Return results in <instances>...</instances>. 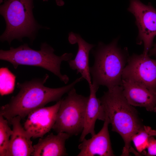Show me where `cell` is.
<instances>
[{"label": "cell", "instance_id": "6da1fadb", "mask_svg": "<svg viewBox=\"0 0 156 156\" xmlns=\"http://www.w3.org/2000/svg\"><path fill=\"white\" fill-rule=\"evenodd\" d=\"M49 77L48 75L46 74L42 78L35 79L21 83H18L16 86L19 89L18 93L13 96L8 103L1 107L0 115L9 123L11 120L16 116L24 118L32 112L44 107L49 102L59 101L64 94L83 80L81 77L67 85L51 88L44 85Z\"/></svg>", "mask_w": 156, "mask_h": 156}, {"label": "cell", "instance_id": "7a4b0ae2", "mask_svg": "<svg viewBox=\"0 0 156 156\" xmlns=\"http://www.w3.org/2000/svg\"><path fill=\"white\" fill-rule=\"evenodd\" d=\"M99 98L112 126V131L119 134L124 146L121 156H127L133 149L131 138L143 126L137 112L125 97L121 86L108 89Z\"/></svg>", "mask_w": 156, "mask_h": 156}, {"label": "cell", "instance_id": "3957f363", "mask_svg": "<svg viewBox=\"0 0 156 156\" xmlns=\"http://www.w3.org/2000/svg\"><path fill=\"white\" fill-rule=\"evenodd\" d=\"M116 38L108 44L100 42L92 53L94 57L90 70L92 83L106 86L108 89L121 86L123 70L129 56L127 49L118 45Z\"/></svg>", "mask_w": 156, "mask_h": 156}, {"label": "cell", "instance_id": "277c9868", "mask_svg": "<svg viewBox=\"0 0 156 156\" xmlns=\"http://www.w3.org/2000/svg\"><path fill=\"white\" fill-rule=\"evenodd\" d=\"M34 0H5L0 6V13L3 17L6 28L0 37L2 42L10 45L14 39L22 41L28 38L31 43L38 30L43 27L35 19L33 12Z\"/></svg>", "mask_w": 156, "mask_h": 156}, {"label": "cell", "instance_id": "5b68a950", "mask_svg": "<svg viewBox=\"0 0 156 156\" xmlns=\"http://www.w3.org/2000/svg\"><path fill=\"white\" fill-rule=\"evenodd\" d=\"M55 50L46 42L41 44L40 49L36 50L30 48L25 43L10 49L0 50V59L11 64L15 69L19 65H25L40 67L51 72L57 76L62 81L66 84L69 78L60 72V66L63 61L71 60L73 55L71 53H65L61 56L57 55Z\"/></svg>", "mask_w": 156, "mask_h": 156}, {"label": "cell", "instance_id": "8992f818", "mask_svg": "<svg viewBox=\"0 0 156 156\" xmlns=\"http://www.w3.org/2000/svg\"><path fill=\"white\" fill-rule=\"evenodd\" d=\"M62 102L52 129L57 133L77 135L83 130L86 108L89 96L77 93L73 88Z\"/></svg>", "mask_w": 156, "mask_h": 156}, {"label": "cell", "instance_id": "52a82bcc", "mask_svg": "<svg viewBox=\"0 0 156 156\" xmlns=\"http://www.w3.org/2000/svg\"><path fill=\"white\" fill-rule=\"evenodd\" d=\"M122 78L137 83L156 94V59L151 58L148 54H133L128 57Z\"/></svg>", "mask_w": 156, "mask_h": 156}, {"label": "cell", "instance_id": "ba28073f", "mask_svg": "<svg viewBox=\"0 0 156 156\" xmlns=\"http://www.w3.org/2000/svg\"><path fill=\"white\" fill-rule=\"evenodd\" d=\"M128 10L135 18L138 39L144 45L143 53L148 55L156 36V9L150 3L146 5L140 0H130Z\"/></svg>", "mask_w": 156, "mask_h": 156}, {"label": "cell", "instance_id": "9c48e42d", "mask_svg": "<svg viewBox=\"0 0 156 156\" xmlns=\"http://www.w3.org/2000/svg\"><path fill=\"white\" fill-rule=\"evenodd\" d=\"M62 101L61 99L53 105L37 109L28 115L23 127L33 138H42L52 129Z\"/></svg>", "mask_w": 156, "mask_h": 156}, {"label": "cell", "instance_id": "30bf717a", "mask_svg": "<svg viewBox=\"0 0 156 156\" xmlns=\"http://www.w3.org/2000/svg\"><path fill=\"white\" fill-rule=\"evenodd\" d=\"M103 127L97 133L88 139L85 138L78 146L80 152L78 156H113L115 155L112 148L108 131L109 123L105 114Z\"/></svg>", "mask_w": 156, "mask_h": 156}, {"label": "cell", "instance_id": "8fae6325", "mask_svg": "<svg viewBox=\"0 0 156 156\" xmlns=\"http://www.w3.org/2000/svg\"><path fill=\"white\" fill-rule=\"evenodd\" d=\"M22 118L19 116L13 118L10 123L12 126L13 132L8 147L7 156H29L31 155L34 149L32 137L22 125Z\"/></svg>", "mask_w": 156, "mask_h": 156}, {"label": "cell", "instance_id": "7c38bea8", "mask_svg": "<svg viewBox=\"0 0 156 156\" xmlns=\"http://www.w3.org/2000/svg\"><path fill=\"white\" fill-rule=\"evenodd\" d=\"M68 35L70 43L71 44L77 43L78 47L75 58L68 61L69 66L73 70H77V74H81V77L86 80L90 86L92 82L89 64V54L90 51L95 46L86 42L78 34L71 32L69 33Z\"/></svg>", "mask_w": 156, "mask_h": 156}, {"label": "cell", "instance_id": "4fadbf2b", "mask_svg": "<svg viewBox=\"0 0 156 156\" xmlns=\"http://www.w3.org/2000/svg\"><path fill=\"white\" fill-rule=\"evenodd\" d=\"M121 86L123 94L130 104L133 106L144 107L148 111H153L156 106V94L129 80L122 79Z\"/></svg>", "mask_w": 156, "mask_h": 156}, {"label": "cell", "instance_id": "5bb4252c", "mask_svg": "<svg viewBox=\"0 0 156 156\" xmlns=\"http://www.w3.org/2000/svg\"><path fill=\"white\" fill-rule=\"evenodd\" d=\"M90 94L86 108L84 128L79 140L81 142L86 136L90 134L91 136L95 134V124L97 120L104 121L105 113L99 98L96 96L99 86L94 83L89 86Z\"/></svg>", "mask_w": 156, "mask_h": 156}, {"label": "cell", "instance_id": "9a60e30c", "mask_svg": "<svg viewBox=\"0 0 156 156\" xmlns=\"http://www.w3.org/2000/svg\"><path fill=\"white\" fill-rule=\"evenodd\" d=\"M71 136L60 132L56 135L51 133L44 138H40L33 145V156H62L67 155L65 147L66 140Z\"/></svg>", "mask_w": 156, "mask_h": 156}, {"label": "cell", "instance_id": "2e32d148", "mask_svg": "<svg viewBox=\"0 0 156 156\" xmlns=\"http://www.w3.org/2000/svg\"><path fill=\"white\" fill-rule=\"evenodd\" d=\"M156 136V130L152 129L150 127L143 125L133 135L131 141L138 153L145 155V151L147 147L149 138Z\"/></svg>", "mask_w": 156, "mask_h": 156}, {"label": "cell", "instance_id": "e0dca14e", "mask_svg": "<svg viewBox=\"0 0 156 156\" xmlns=\"http://www.w3.org/2000/svg\"><path fill=\"white\" fill-rule=\"evenodd\" d=\"M16 76L7 67L0 69V94L3 96L12 93L14 90Z\"/></svg>", "mask_w": 156, "mask_h": 156}, {"label": "cell", "instance_id": "ac0fdd59", "mask_svg": "<svg viewBox=\"0 0 156 156\" xmlns=\"http://www.w3.org/2000/svg\"><path fill=\"white\" fill-rule=\"evenodd\" d=\"M8 122L0 115V156H7L10 138L13 131L9 127Z\"/></svg>", "mask_w": 156, "mask_h": 156}, {"label": "cell", "instance_id": "d6986e66", "mask_svg": "<svg viewBox=\"0 0 156 156\" xmlns=\"http://www.w3.org/2000/svg\"><path fill=\"white\" fill-rule=\"evenodd\" d=\"M147 149V152L145 155L148 156L156 155V139L154 137L149 138Z\"/></svg>", "mask_w": 156, "mask_h": 156}, {"label": "cell", "instance_id": "ffe728a7", "mask_svg": "<svg viewBox=\"0 0 156 156\" xmlns=\"http://www.w3.org/2000/svg\"><path fill=\"white\" fill-rule=\"evenodd\" d=\"M148 55L150 57L151 56L156 57V43L149 50Z\"/></svg>", "mask_w": 156, "mask_h": 156}, {"label": "cell", "instance_id": "44dd1931", "mask_svg": "<svg viewBox=\"0 0 156 156\" xmlns=\"http://www.w3.org/2000/svg\"><path fill=\"white\" fill-rule=\"evenodd\" d=\"M43 1H47L48 0H42ZM57 5L59 6H62L64 4V2L62 0H55Z\"/></svg>", "mask_w": 156, "mask_h": 156}, {"label": "cell", "instance_id": "7402d4cb", "mask_svg": "<svg viewBox=\"0 0 156 156\" xmlns=\"http://www.w3.org/2000/svg\"><path fill=\"white\" fill-rule=\"evenodd\" d=\"M153 111L156 112V106L154 108Z\"/></svg>", "mask_w": 156, "mask_h": 156}, {"label": "cell", "instance_id": "603a6c76", "mask_svg": "<svg viewBox=\"0 0 156 156\" xmlns=\"http://www.w3.org/2000/svg\"><path fill=\"white\" fill-rule=\"evenodd\" d=\"M3 1V0H0V3H1Z\"/></svg>", "mask_w": 156, "mask_h": 156}]
</instances>
